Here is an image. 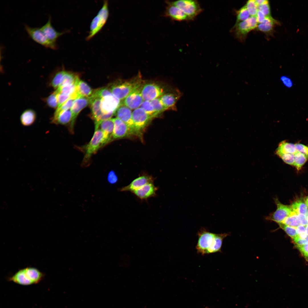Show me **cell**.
<instances>
[{
  "instance_id": "56",
  "label": "cell",
  "mask_w": 308,
  "mask_h": 308,
  "mask_svg": "<svg viewBox=\"0 0 308 308\" xmlns=\"http://www.w3.org/2000/svg\"><path fill=\"white\" fill-rule=\"evenodd\" d=\"M304 201L308 206V196L304 199Z\"/></svg>"
},
{
  "instance_id": "6",
  "label": "cell",
  "mask_w": 308,
  "mask_h": 308,
  "mask_svg": "<svg viewBox=\"0 0 308 308\" xmlns=\"http://www.w3.org/2000/svg\"><path fill=\"white\" fill-rule=\"evenodd\" d=\"M258 23L255 16H250L247 20L235 24L231 30L240 41H244L251 31L256 28Z\"/></svg>"
},
{
  "instance_id": "48",
  "label": "cell",
  "mask_w": 308,
  "mask_h": 308,
  "mask_svg": "<svg viewBox=\"0 0 308 308\" xmlns=\"http://www.w3.org/2000/svg\"><path fill=\"white\" fill-rule=\"evenodd\" d=\"M118 177L115 172L111 170L108 173L107 177L108 182L110 184H114L118 181Z\"/></svg>"
},
{
  "instance_id": "24",
  "label": "cell",
  "mask_w": 308,
  "mask_h": 308,
  "mask_svg": "<svg viewBox=\"0 0 308 308\" xmlns=\"http://www.w3.org/2000/svg\"><path fill=\"white\" fill-rule=\"evenodd\" d=\"M72 117L71 109L63 111L55 116H53L51 120L52 123L65 125L70 123Z\"/></svg>"
},
{
  "instance_id": "16",
  "label": "cell",
  "mask_w": 308,
  "mask_h": 308,
  "mask_svg": "<svg viewBox=\"0 0 308 308\" xmlns=\"http://www.w3.org/2000/svg\"><path fill=\"white\" fill-rule=\"evenodd\" d=\"M90 106L91 110L90 117L94 121L95 125L102 121V118L105 114L102 112L101 108V99L98 98H90Z\"/></svg>"
},
{
  "instance_id": "13",
  "label": "cell",
  "mask_w": 308,
  "mask_h": 308,
  "mask_svg": "<svg viewBox=\"0 0 308 308\" xmlns=\"http://www.w3.org/2000/svg\"><path fill=\"white\" fill-rule=\"evenodd\" d=\"M90 101V98L84 97H79L74 100L70 109L72 117L70 123L69 130L71 133H73L74 124L77 116L83 109L89 105Z\"/></svg>"
},
{
  "instance_id": "12",
  "label": "cell",
  "mask_w": 308,
  "mask_h": 308,
  "mask_svg": "<svg viewBox=\"0 0 308 308\" xmlns=\"http://www.w3.org/2000/svg\"><path fill=\"white\" fill-rule=\"evenodd\" d=\"M143 81L135 88L121 103L131 110H134L140 107L143 100L142 97L141 90Z\"/></svg>"
},
{
  "instance_id": "54",
  "label": "cell",
  "mask_w": 308,
  "mask_h": 308,
  "mask_svg": "<svg viewBox=\"0 0 308 308\" xmlns=\"http://www.w3.org/2000/svg\"><path fill=\"white\" fill-rule=\"evenodd\" d=\"M255 17L258 24L262 22L264 20L266 16L262 12L258 10Z\"/></svg>"
},
{
  "instance_id": "9",
  "label": "cell",
  "mask_w": 308,
  "mask_h": 308,
  "mask_svg": "<svg viewBox=\"0 0 308 308\" xmlns=\"http://www.w3.org/2000/svg\"><path fill=\"white\" fill-rule=\"evenodd\" d=\"M132 117L136 135H138L153 118L140 107L132 112Z\"/></svg>"
},
{
  "instance_id": "31",
  "label": "cell",
  "mask_w": 308,
  "mask_h": 308,
  "mask_svg": "<svg viewBox=\"0 0 308 308\" xmlns=\"http://www.w3.org/2000/svg\"><path fill=\"white\" fill-rule=\"evenodd\" d=\"M79 79L78 74L75 73L66 71L59 87L66 84H76Z\"/></svg>"
},
{
  "instance_id": "35",
  "label": "cell",
  "mask_w": 308,
  "mask_h": 308,
  "mask_svg": "<svg viewBox=\"0 0 308 308\" xmlns=\"http://www.w3.org/2000/svg\"><path fill=\"white\" fill-rule=\"evenodd\" d=\"M112 94L108 87H103L94 90L93 94L90 97L98 98L102 99Z\"/></svg>"
},
{
  "instance_id": "30",
  "label": "cell",
  "mask_w": 308,
  "mask_h": 308,
  "mask_svg": "<svg viewBox=\"0 0 308 308\" xmlns=\"http://www.w3.org/2000/svg\"><path fill=\"white\" fill-rule=\"evenodd\" d=\"M292 211L296 214L306 215L308 210V206L304 200L298 199L294 201L290 206Z\"/></svg>"
},
{
  "instance_id": "58",
  "label": "cell",
  "mask_w": 308,
  "mask_h": 308,
  "mask_svg": "<svg viewBox=\"0 0 308 308\" xmlns=\"http://www.w3.org/2000/svg\"><path fill=\"white\" fill-rule=\"evenodd\" d=\"M306 217H307V219L308 220V210L307 212V214H306Z\"/></svg>"
},
{
  "instance_id": "36",
  "label": "cell",
  "mask_w": 308,
  "mask_h": 308,
  "mask_svg": "<svg viewBox=\"0 0 308 308\" xmlns=\"http://www.w3.org/2000/svg\"><path fill=\"white\" fill-rule=\"evenodd\" d=\"M139 107L143 109L153 118L158 116L150 101L143 100Z\"/></svg>"
},
{
  "instance_id": "28",
  "label": "cell",
  "mask_w": 308,
  "mask_h": 308,
  "mask_svg": "<svg viewBox=\"0 0 308 308\" xmlns=\"http://www.w3.org/2000/svg\"><path fill=\"white\" fill-rule=\"evenodd\" d=\"M24 269L27 276L33 284L38 283L43 278V274L35 268L29 267Z\"/></svg>"
},
{
  "instance_id": "4",
  "label": "cell",
  "mask_w": 308,
  "mask_h": 308,
  "mask_svg": "<svg viewBox=\"0 0 308 308\" xmlns=\"http://www.w3.org/2000/svg\"><path fill=\"white\" fill-rule=\"evenodd\" d=\"M109 15L108 2L105 0L102 8L91 22L89 32L86 38V40L91 39L100 31L107 22Z\"/></svg>"
},
{
  "instance_id": "37",
  "label": "cell",
  "mask_w": 308,
  "mask_h": 308,
  "mask_svg": "<svg viewBox=\"0 0 308 308\" xmlns=\"http://www.w3.org/2000/svg\"><path fill=\"white\" fill-rule=\"evenodd\" d=\"M297 214L293 211L291 214L285 218L281 223L288 226L296 227L299 225L297 219Z\"/></svg>"
},
{
  "instance_id": "22",
  "label": "cell",
  "mask_w": 308,
  "mask_h": 308,
  "mask_svg": "<svg viewBox=\"0 0 308 308\" xmlns=\"http://www.w3.org/2000/svg\"><path fill=\"white\" fill-rule=\"evenodd\" d=\"M279 23L271 16H266L264 20L258 24L256 29L266 34H271L274 28L278 25Z\"/></svg>"
},
{
  "instance_id": "11",
  "label": "cell",
  "mask_w": 308,
  "mask_h": 308,
  "mask_svg": "<svg viewBox=\"0 0 308 308\" xmlns=\"http://www.w3.org/2000/svg\"><path fill=\"white\" fill-rule=\"evenodd\" d=\"M182 96L177 89L171 87L166 93L159 97L160 101L166 110H177L176 104Z\"/></svg>"
},
{
  "instance_id": "25",
  "label": "cell",
  "mask_w": 308,
  "mask_h": 308,
  "mask_svg": "<svg viewBox=\"0 0 308 308\" xmlns=\"http://www.w3.org/2000/svg\"><path fill=\"white\" fill-rule=\"evenodd\" d=\"M114 127L113 118L103 120L95 125V130L100 129L112 139Z\"/></svg>"
},
{
  "instance_id": "52",
  "label": "cell",
  "mask_w": 308,
  "mask_h": 308,
  "mask_svg": "<svg viewBox=\"0 0 308 308\" xmlns=\"http://www.w3.org/2000/svg\"><path fill=\"white\" fill-rule=\"evenodd\" d=\"M280 80L285 87L290 88L293 85L292 82L289 78L283 76L280 77Z\"/></svg>"
},
{
  "instance_id": "34",
  "label": "cell",
  "mask_w": 308,
  "mask_h": 308,
  "mask_svg": "<svg viewBox=\"0 0 308 308\" xmlns=\"http://www.w3.org/2000/svg\"><path fill=\"white\" fill-rule=\"evenodd\" d=\"M236 15V19L235 24L244 21L250 17L245 5L237 11Z\"/></svg>"
},
{
  "instance_id": "38",
  "label": "cell",
  "mask_w": 308,
  "mask_h": 308,
  "mask_svg": "<svg viewBox=\"0 0 308 308\" xmlns=\"http://www.w3.org/2000/svg\"><path fill=\"white\" fill-rule=\"evenodd\" d=\"M66 71L62 70L56 74L51 83V85L54 88H58L60 85Z\"/></svg>"
},
{
  "instance_id": "51",
  "label": "cell",
  "mask_w": 308,
  "mask_h": 308,
  "mask_svg": "<svg viewBox=\"0 0 308 308\" xmlns=\"http://www.w3.org/2000/svg\"><path fill=\"white\" fill-rule=\"evenodd\" d=\"M292 239L297 246H301L308 244V236L305 239L301 238L298 235Z\"/></svg>"
},
{
  "instance_id": "46",
  "label": "cell",
  "mask_w": 308,
  "mask_h": 308,
  "mask_svg": "<svg viewBox=\"0 0 308 308\" xmlns=\"http://www.w3.org/2000/svg\"><path fill=\"white\" fill-rule=\"evenodd\" d=\"M297 235L301 238L305 239L307 237L305 227V226L299 225L296 227Z\"/></svg>"
},
{
  "instance_id": "59",
  "label": "cell",
  "mask_w": 308,
  "mask_h": 308,
  "mask_svg": "<svg viewBox=\"0 0 308 308\" xmlns=\"http://www.w3.org/2000/svg\"><path fill=\"white\" fill-rule=\"evenodd\" d=\"M206 308H208V307H206Z\"/></svg>"
},
{
  "instance_id": "32",
  "label": "cell",
  "mask_w": 308,
  "mask_h": 308,
  "mask_svg": "<svg viewBox=\"0 0 308 308\" xmlns=\"http://www.w3.org/2000/svg\"><path fill=\"white\" fill-rule=\"evenodd\" d=\"M58 93L71 96L77 92L76 84H66L58 87L56 90Z\"/></svg>"
},
{
  "instance_id": "18",
  "label": "cell",
  "mask_w": 308,
  "mask_h": 308,
  "mask_svg": "<svg viewBox=\"0 0 308 308\" xmlns=\"http://www.w3.org/2000/svg\"><path fill=\"white\" fill-rule=\"evenodd\" d=\"M164 16L178 21H189L187 16L181 10L173 5L171 2H167Z\"/></svg>"
},
{
  "instance_id": "7",
  "label": "cell",
  "mask_w": 308,
  "mask_h": 308,
  "mask_svg": "<svg viewBox=\"0 0 308 308\" xmlns=\"http://www.w3.org/2000/svg\"><path fill=\"white\" fill-rule=\"evenodd\" d=\"M171 3L181 10L190 20L195 18L202 11L198 2L194 0H180Z\"/></svg>"
},
{
  "instance_id": "26",
  "label": "cell",
  "mask_w": 308,
  "mask_h": 308,
  "mask_svg": "<svg viewBox=\"0 0 308 308\" xmlns=\"http://www.w3.org/2000/svg\"><path fill=\"white\" fill-rule=\"evenodd\" d=\"M76 85L77 92L80 96L90 98L92 95L94 90L92 89L84 81L79 79Z\"/></svg>"
},
{
  "instance_id": "1",
  "label": "cell",
  "mask_w": 308,
  "mask_h": 308,
  "mask_svg": "<svg viewBox=\"0 0 308 308\" xmlns=\"http://www.w3.org/2000/svg\"><path fill=\"white\" fill-rule=\"evenodd\" d=\"M197 235L198 239L196 249L198 253L203 255L221 252L223 241L230 235V233L214 234L202 228L198 231Z\"/></svg>"
},
{
  "instance_id": "17",
  "label": "cell",
  "mask_w": 308,
  "mask_h": 308,
  "mask_svg": "<svg viewBox=\"0 0 308 308\" xmlns=\"http://www.w3.org/2000/svg\"><path fill=\"white\" fill-rule=\"evenodd\" d=\"M113 120L114 127L112 139L121 138L132 134L130 129L127 124L117 117L113 118Z\"/></svg>"
},
{
  "instance_id": "50",
  "label": "cell",
  "mask_w": 308,
  "mask_h": 308,
  "mask_svg": "<svg viewBox=\"0 0 308 308\" xmlns=\"http://www.w3.org/2000/svg\"><path fill=\"white\" fill-rule=\"evenodd\" d=\"M297 219L299 225L305 226L308 224V220L305 215L297 214Z\"/></svg>"
},
{
  "instance_id": "14",
  "label": "cell",
  "mask_w": 308,
  "mask_h": 308,
  "mask_svg": "<svg viewBox=\"0 0 308 308\" xmlns=\"http://www.w3.org/2000/svg\"><path fill=\"white\" fill-rule=\"evenodd\" d=\"M115 114H116L117 118L128 125L132 134L136 135L132 119V112L130 109L121 102Z\"/></svg>"
},
{
  "instance_id": "55",
  "label": "cell",
  "mask_w": 308,
  "mask_h": 308,
  "mask_svg": "<svg viewBox=\"0 0 308 308\" xmlns=\"http://www.w3.org/2000/svg\"><path fill=\"white\" fill-rule=\"evenodd\" d=\"M268 1L266 0H256L255 2L257 5H259L266 2Z\"/></svg>"
},
{
  "instance_id": "29",
  "label": "cell",
  "mask_w": 308,
  "mask_h": 308,
  "mask_svg": "<svg viewBox=\"0 0 308 308\" xmlns=\"http://www.w3.org/2000/svg\"><path fill=\"white\" fill-rule=\"evenodd\" d=\"M296 151L295 144L283 141L279 144L275 153L276 155L282 153L294 154Z\"/></svg>"
},
{
  "instance_id": "41",
  "label": "cell",
  "mask_w": 308,
  "mask_h": 308,
  "mask_svg": "<svg viewBox=\"0 0 308 308\" xmlns=\"http://www.w3.org/2000/svg\"><path fill=\"white\" fill-rule=\"evenodd\" d=\"M150 102L158 115L166 110L160 101L159 97L154 99Z\"/></svg>"
},
{
  "instance_id": "33",
  "label": "cell",
  "mask_w": 308,
  "mask_h": 308,
  "mask_svg": "<svg viewBox=\"0 0 308 308\" xmlns=\"http://www.w3.org/2000/svg\"><path fill=\"white\" fill-rule=\"evenodd\" d=\"M295 167L298 171L300 170L306 162L308 158L300 152L296 151L294 154Z\"/></svg>"
},
{
  "instance_id": "49",
  "label": "cell",
  "mask_w": 308,
  "mask_h": 308,
  "mask_svg": "<svg viewBox=\"0 0 308 308\" xmlns=\"http://www.w3.org/2000/svg\"><path fill=\"white\" fill-rule=\"evenodd\" d=\"M70 97V96L66 95L60 93H58L57 99L58 103V107L57 108L60 107Z\"/></svg>"
},
{
  "instance_id": "57",
  "label": "cell",
  "mask_w": 308,
  "mask_h": 308,
  "mask_svg": "<svg viewBox=\"0 0 308 308\" xmlns=\"http://www.w3.org/2000/svg\"><path fill=\"white\" fill-rule=\"evenodd\" d=\"M306 233L308 236V224L305 226Z\"/></svg>"
},
{
  "instance_id": "15",
  "label": "cell",
  "mask_w": 308,
  "mask_h": 308,
  "mask_svg": "<svg viewBox=\"0 0 308 308\" xmlns=\"http://www.w3.org/2000/svg\"><path fill=\"white\" fill-rule=\"evenodd\" d=\"M121 103V101L113 94L101 99V108L104 114L115 113Z\"/></svg>"
},
{
  "instance_id": "40",
  "label": "cell",
  "mask_w": 308,
  "mask_h": 308,
  "mask_svg": "<svg viewBox=\"0 0 308 308\" xmlns=\"http://www.w3.org/2000/svg\"><path fill=\"white\" fill-rule=\"evenodd\" d=\"M250 16H255L258 11V5L255 0L248 1L245 5Z\"/></svg>"
},
{
  "instance_id": "20",
  "label": "cell",
  "mask_w": 308,
  "mask_h": 308,
  "mask_svg": "<svg viewBox=\"0 0 308 308\" xmlns=\"http://www.w3.org/2000/svg\"><path fill=\"white\" fill-rule=\"evenodd\" d=\"M40 28L47 38L50 41L54 43H56L58 37L68 32L66 31L62 32L57 31L52 25L50 16L49 17L47 22Z\"/></svg>"
},
{
  "instance_id": "23",
  "label": "cell",
  "mask_w": 308,
  "mask_h": 308,
  "mask_svg": "<svg viewBox=\"0 0 308 308\" xmlns=\"http://www.w3.org/2000/svg\"><path fill=\"white\" fill-rule=\"evenodd\" d=\"M9 281L18 284L25 285L33 284L27 276L24 268L21 269L9 278Z\"/></svg>"
},
{
  "instance_id": "10",
  "label": "cell",
  "mask_w": 308,
  "mask_h": 308,
  "mask_svg": "<svg viewBox=\"0 0 308 308\" xmlns=\"http://www.w3.org/2000/svg\"><path fill=\"white\" fill-rule=\"evenodd\" d=\"M25 28L29 37L37 43L46 48L52 49H57L56 43L49 40L40 28H33L25 25Z\"/></svg>"
},
{
  "instance_id": "27",
  "label": "cell",
  "mask_w": 308,
  "mask_h": 308,
  "mask_svg": "<svg viewBox=\"0 0 308 308\" xmlns=\"http://www.w3.org/2000/svg\"><path fill=\"white\" fill-rule=\"evenodd\" d=\"M36 117V113L34 110L31 109L27 110L24 111L21 116V123L24 126H30L34 122Z\"/></svg>"
},
{
  "instance_id": "5",
  "label": "cell",
  "mask_w": 308,
  "mask_h": 308,
  "mask_svg": "<svg viewBox=\"0 0 308 308\" xmlns=\"http://www.w3.org/2000/svg\"><path fill=\"white\" fill-rule=\"evenodd\" d=\"M171 88H166L155 82H144L141 90L143 100L151 101L159 98L167 92Z\"/></svg>"
},
{
  "instance_id": "2",
  "label": "cell",
  "mask_w": 308,
  "mask_h": 308,
  "mask_svg": "<svg viewBox=\"0 0 308 308\" xmlns=\"http://www.w3.org/2000/svg\"><path fill=\"white\" fill-rule=\"evenodd\" d=\"M143 82L139 75L129 80H118L108 87L113 94L122 101Z\"/></svg>"
},
{
  "instance_id": "43",
  "label": "cell",
  "mask_w": 308,
  "mask_h": 308,
  "mask_svg": "<svg viewBox=\"0 0 308 308\" xmlns=\"http://www.w3.org/2000/svg\"><path fill=\"white\" fill-rule=\"evenodd\" d=\"M280 228L292 238L297 236L296 227L285 225L281 223L278 224Z\"/></svg>"
},
{
  "instance_id": "44",
  "label": "cell",
  "mask_w": 308,
  "mask_h": 308,
  "mask_svg": "<svg viewBox=\"0 0 308 308\" xmlns=\"http://www.w3.org/2000/svg\"><path fill=\"white\" fill-rule=\"evenodd\" d=\"M286 163L294 166V154L287 153H279L277 154Z\"/></svg>"
},
{
  "instance_id": "45",
  "label": "cell",
  "mask_w": 308,
  "mask_h": 308,
  "mask_svg": "<svg viewBox=\"0 0 308 308\" xmlns=\"http://www.w3.org/2000/svg\"><path fill=\"white\" fill-rule=\"evenodd\" d=\"M258 10L262 12L266 16H271L269 3L268 1L262 5L258 6Z\"/></svg>"
},
{
  "instance_id": "19",
  "label": "cell",
  "mask_w": 308,
  "mask_h": 308,
  "mask_svg": "<svg viewBox=\"0 0 308 308\" xmlns=\"http://www.w3.org/2000/svg\"><path fill=\"white\" fill-rule=\"evenodd\" d=\"M154 179L151 176L143 175L134 180L128 185L119 189L121 191H130L133 192L145 185L153 183Z\"/></svg>"
},
{
  "instance_id": "21",
  "label": "cell",
  "mask_w": 308,
  "mask_h": 308,
  "mask_svg": "<svg viewBox=\"0 0 308 308\" xmlns=\"http://www.w3.org/2000/svg\"><path fill=\"white\" fill-rule=\"evenodd\" d=\"M157 190L153 183H147L133 192L141 199H146L154 196Z\"/></svg>"
},
{
  "instance_id": "39",
  "label": "cell",
  "mask_w": 308,
  "mask_h": 308,
  "mask_svg": "<svg viewBox=\"0 0 308 308\" xmlns=\"http://www.w3.org/2000/svg\"><path fill=\"white\" fill-rule=\"evenodd\" d=\"M75 100L70 98L60 107L57 108L56 110L54 112L53 116H57L63 111L71 109Z\"/></svg>"
},
{
  "instance_id": "42",
  "label": "cell",
  "mask_w": 308,
  "mask_h": 308,
  "mask_svg": "<svg viewBox=\"0 0 308 308\" xmlns=\"http://www.w3.org/2000/svg\"><path fill=\"white\" fill-rule=\"evenodd\" d=\"M58 93L56 90L50 95L46 99L47 105L50 107L56 108L58 107L57 99Z\"/></svg>"
},
{
  "instance_id": "47",
  "label": "cell",
  "mask_w": 308,
  "mask_h": 308,
  "mask_svg": "<svg viewBox=\"0 0 308 308\" xmlns=\"http://www.w3.org/2000/svg\"><path fill=\"white\" fill-rule=\"evenodd\" d=\"M297 151L300 152L308 158V147L303 144L297 143L295 144Z\"/></svg>"
},
{
  "instance_id": "8",
  "label": "cell",
  "mask_w": 308,
  "mask_h": 308,
  "mask_svg": "<svg viewBox=\"0 0 308 308\" xmlns=\"http://www.w3.org/2000/svg\"><path fill=\"white\" fill-rule=\"evenodd\" d=\"M276 205L275 210L266 217L268 220L273 221L279 224L282 222L286 217L290 215L293 211L290 206L285 205L281 202L277 198L274 199Z\"/></svg>"
},
{
  "instance_id": "3",
  "label": "cell",
  "mask_w": 308,
  "mask_h": 308,
  "mask_svg": "<svg viewBox=\"0 0 308 308\" xmlns=\"http://www.w3.org/2000/svg\"><path fill=\"white\" fill-rule=\"evenodd\" d=\"M112 139L101 129H98L95 130L91 139L89 143L85 146L83 164L87 165L92 156L100 148L109 142Z\"/></svg>"
},
{
  "instance_id": "53",
  "label": "cell",
  "mask_w": 308,
  "mask_h": 308,
  "mask_svg": "<svg viewBox=\"0 0 308 308\" xmlns=\"http://www.w3.org/2000/svg\"><path fill=\"white\" fill-rule=\"evenodd\" d=\"M301 254L305 257L308 258V244L301 246H296Z\"/></svg>"
}]
</instances>
